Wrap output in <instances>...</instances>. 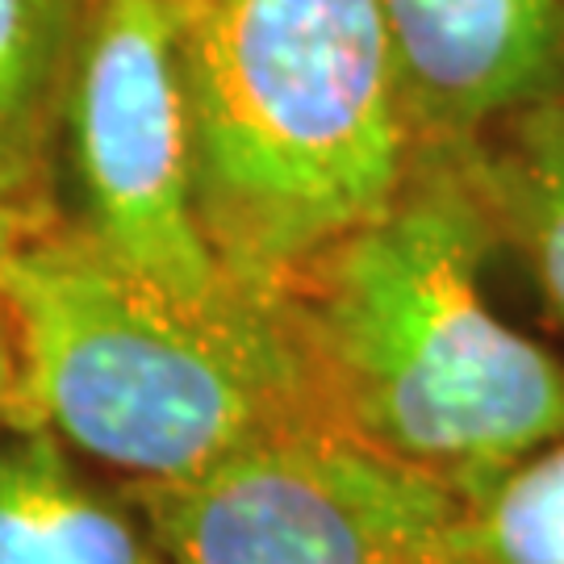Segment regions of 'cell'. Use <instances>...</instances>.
<instances>
[{"mask_svg": "<svg viewBox=\"0 0 564 564\" xmlns=\"http://www.w3.org/2000/svg\"><path fill=\"white\" fill-rule=\"evenodd\" d=\"M167 564H452L464 498L330 423L126 489Z\"/></svg>", "mask_w": 564, "mask_h": 564, "instance_id": "obj_5", "label": "cell"}, {"mask_svg": "<svg viewBox=\"0 0 564 564\" xmlns=\"http://www.w3.org/2000/svg\"><path fill=\"white\" fill-rule=\"evenodd\" d=\"M184 88L205 235L263 310L410 176L377 0H188Z\"/></svg>", "mask_w": 564, "mask_h": 564, "instance_id": "obj_2", "label": "cell"}, {"mask_svg": "<svg viewBox=\"0 0 564 564\" xmlns=\"http://www.w3.org/2000/svg\"><path fill=\"white\" fill-rule=\"evenodd\" d=\"M452 564H564V444L464 502Z\"/></svg>", "mask_w": 564, "mask_h": 564, "instance_id": "obj_10", "label": "cell"}, {"mask_svg": "<svg viewBox=\"0 0 564 564\" xmlns=\"http://www.w3.org/2000/svg\"><path fill=\"white\" fill-rule=\"evenodd\" d=\"M0 302L18 347L9 426L51 435L121 489L188 481L268 435L326 423L284 314L193 318L67 214L0 263Z\"/></svg>", "mask_w": 564, "mask_h": 564, "instance_id": "obj_3", "label": "cell"}, {"mask_svg": "<svg viewBox=\"0 0 564 564\" xmlns=\"http://www.w3.org/2000/svg\"><path fill=\"white\" fill-rule=\"evenodd\" d=\"M414 155H468L564 97V0H377Z\"/></svg>", "mask_w": 564, "mask_h": 564, "instance_id": "obj_6", "label": "cell"}, {"mask_svg": "<svg viewBox=\"0 0 564 564\" xmlns=\"http://www.w3.org/2000/svg\"><path fill=\"white\" fill-rule=\"evenodd\" d=\"M0 564H167L139 506L51 435L0 426Z\"/></svg>", "mask_w": 564, "mask_h": 564, "instance_id": "obj_7", "label": "cell"}, {"mask_svg": "<svg viewBox=\"0 0 564 564\" xmlns=\"http://www.w3.org/2000/svg\"><path fill=\"white\" fill-rule=\"evenodd\" d=\"M188 0H101L63 105L72 223L160 302L223 326L281 310L247 302L202 223L184 88Z\"/></svg>", "mask_w": 564, "mask_h": 564, "instance_id": "obj_4", "label": "cell"}, {"mask_svg": "<svg viewBox=\"0 0 564 564\" xmlns=\"http://www.w3.org/2000/svg\"><path fill=\"white\" fill-rule=\"evenodd\" d=\"M502 247H510L564 330V97L498 126L468 151Z\"/></svg>", "mask_w": 564, "mask_h": 564, "instance_id": "obj_8", "label": "cell"}, {"mask_svg": "<svg viewBox=\"0 0 564 564\" xmlns=\"http://www.w3.org/2000/svg\"><path fill=\"white\" fill-rule=\"evenodd\" d=\"M59 205L51 197V184L21 172L18 163L0 155V263L9 260L25 239L59 223Z\"/></svg>", "mask_w": 564, "mask_h": 564, "instance_id": "obj_11", "label": "cell"}, {"mask_svg": "<svg viewBox=\"0 0 564 564\" xmlns=\"http://www.w3.org/2000/svg\"><path fill=\"white\" fill-rule=\"evenodd\" d=\"M13 402H18V347H13V326L0 302V426L13 419Z\"/></svg>", "mask_w": 564, "mask_h": 564, "instance_id": "obj_12", "label": "cell"}, {"mask_svg": "<svg viewBox=\"0 0 564 564\" xmlns=\"http://www.w3.org/2000/svg\"><path fill=\"white\" fill-rule=\"evenodd\" d=\"M498 247L468 155L419 151L398 197L281 302L326 423L464 502L564 444V360L498 314Z\"/></svg>", "mask_w": 564, "mask_h": 564, "instance_id": "obj_1", "label": "cell"}, {"mask_svg": "<svg viewBox=\"0 0 564 564\" xmlns=\"http://www.w3.org/2000/svg\"><path fill=\"white\" fill-rule=\"evenodd\" d=\"M97 9L101 0H0V155L46 184Z\"/></svg>", "mask_w": 564, "mask_h": 564, "instance_id": "obj_9", "label": "cell"}]
</instances>
